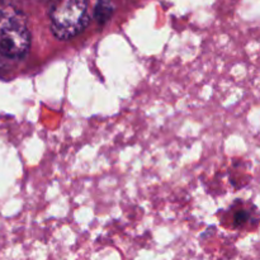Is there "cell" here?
<instances>
[{"label": "cell", "mask_w": 260, "mask_h": 260, "mask_svg": "<svg viewBox=\"0 0 260 260\" xmlns=\"http://www.w3.org/2000/svg\"><path fill=\"white\" fill-rule=\"evenodd\" d=\"M30 33L24 15L13 7L0 8V53L9 58L27 55Z\"/></svg>", "instance_id": "6da1fadb"}, {"label": "cell", "mask_w": 260, "mask_h": 260, "mask_svg": "<svg viewBox=\"0 0 260 260\" xmlns=\"http://www.w3.org/2000/svg\"><path fill=\"white\" fill-rule=\"evenodd\" d=\"M51 30L58 40H70L88 25L86 0H57L50 10Z\"/></svg>", "instance_id": "7a4b0ae2"}, {"label": "cell", "mask_w": 260, "mask_h": 260, "mask_svg": "<svg viewBox=\"0 0 260 260\" xmlns=\"http://www.w3.org/2000/svg\"><path fill=\"white\" fill-rule=\"evenodd\" d=\"M113 14V4L109 0H98L94 9V17L99 24H104Z\"/></svg>", "instance_id": "3957f363"}, {"label": "cell", "mask_w": 260, "mask_h": 260, "mask_svg": "<svg viewBox=\"0 0 260 260\" xmlns=\"http://www.w3.org/2000/svg\"><path fill=\"white\" fill-rule=\"evenodd\" d=\"M249 218V215L245 212V211H239L235 215V223L236 225H243V223L246 222V220Z\"/></svg>", "instance_id": "277c9868"}]
</instances>
